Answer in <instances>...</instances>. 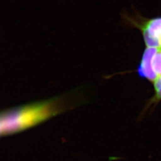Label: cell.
Returning a JSON list of instances; mask_svg holds the SVG:
<instances>
[{"mask_svg": "<svg viewBox=\"0 0 161 161\" xmlns=\"http://www.w3.org/2000/svg\"><path fill=\"white\" fill-rule=\"evenodd\" d=\"M153 84L155 92L154 94L147 101L142 115L144 114L149 109H153L161 101V78H158Z\"/></svg>", "mask_w": 161, "mask_h": 161, "instance_id": "obj_4", "label": "cell"}, {"mask_svg": "<svg viewBox=\"0 0 161 161\" xmlns=\"http://www.w3.org/2000/svg\"><path fill=\"white\" fill-rule=\"evenodd\" d=\"M127 20L140 31L146 47L161 49V16L152 19L128 17Z\"/></svg>", "mask_w": 161, "mask_h": 161, "instance_id": "obj_2", "label": "cell"}, {"mask_svg": "<svg viewBox=\"0 0 161 161\" xmlns=\"http://www.w3.org/2000/svg\"><path fill=\"white\" fill-rule=\"evenodd\" d=\"M156 48L146 47L136 72L138 76L151 82L158 78L152 66V58Z\"/></svg>", "mask_w": 161, "mask_h": 161, "instance_id": "obj_3", "label": "cell"}, {"mask_svg": "<svg viewBox=\"0 0 161 161\" xmlns=\"http://www.w3.org/2000/svg\"><path fill=\"white\" fill-rule=\"evenodd\" d=\"M4 134V127H3V120L1 118V115L0 114V136Z\"/></svg>", "mask_w": 161, "mask_h": 161, "instance_id": "obj_6", "label": "cell"}, {"mask_svg": "<svg viewBox=\"0 0 161 161\" xmlns=\"http://www.w3.org/2000/svg\"><path fill=\"white\" fill-rule=\"evenodd\" d=\"M58 100L31 104L1 114L4 134L19 132L58 114L62 109Z\"/></svg>", "mask_w": 161, "mask_h": 161, "instance_id": "obj_1", "label": "cell"}, {"mask_svg": "<svg viewBox=\"0 0 161 161\" xmlns=\"http://www.w3.org/2000/svg\"><path fill=\"white\" fill-rule=\"evenodd\" d=\"M152 66L158 78H161V49L156 48L152 58Z\"/></svg>", "mask_w": 161, "mask_h": 161, "instance_id": "obj_5", "label": "cell"}]
</instances>
